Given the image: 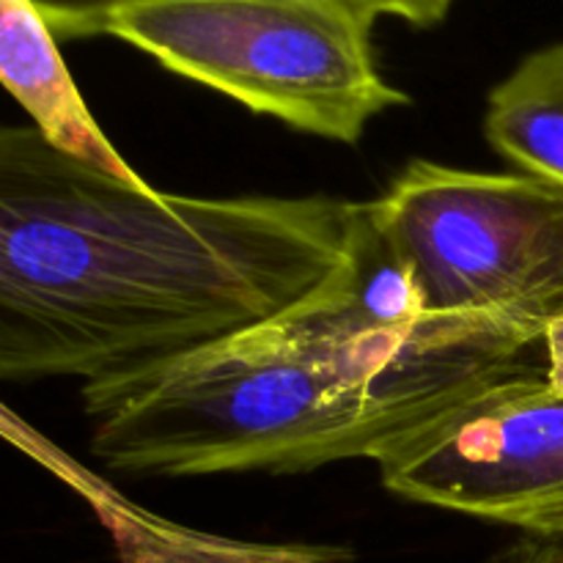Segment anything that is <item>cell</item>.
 I'll use <instances>...</instances> for the list:
<instances>
[{
	"mask_svg": "<svg viewBox=\"0 0 563 563\" xmlns=\"http://www.w3.org/2000/svg\"><path fill=\"white\" fill-rule=\"evenodd\" d=\"M544 377L563 396V317L548 324L542 339Z\"/></svg>",
	"mask_w": 563,
	"mask_h": 563,
	"instance_id": "cell-10",
	"label": "cell"
},
{
	"mask_svg": "<svg viewBox=\"0 0 563 563\" xmlns=\"http://www.w3.org/2000/svg\"><path fill=\"white\" fill-rule=\"evenodd\" d=\"M542 335L438 313L412 335H339L300 311L115 379L86 383L91 451L126 476L306 473L379 462L500 379Z\"/></svg>",
	"mask_w": 563,
	"mask_h": 563,
	"instance_id": "cell-2",
	"label": "cell"
},
{
	"mask_svg": "<svg viewBox=\"0 0 563 563\" xmlns=\"http://www.w3.org/2000/svg\"><path fill=\"white\" fill-rule=\"evenodd\" d=\"M377 467L401 500L563 539V396L544 368L482 390Z\"/></svg>",
	"mask_w": 563,
	"mask_h": 563,
	"instance_id": "cell-5",
	"label": "cell"
},
{
	"mask_svg": "<svg viewBox=\"0 0 563 563\" xmlns=\"http://www.w3.org/2000/svg\"><path fill=\"white\" fill-rule=\"evenodd\" d=\"M361 201L179 196L33 126L0 132V377H126L295 311L341 273Z\"/></svg>",
	"mask_w": 563,
	"mask_h": 563,
	"instance_id": "cell-1",
	"label": "cell"
},
{
	"mask_svg": "<svg viewBox=\"0 0 563 563\" xmlns=\"http://www.w3.org/2000/svg\"><path fill=\"white\" fill-rule=\"evenodd\" d=\"M515 563H563V539H537Z\"/></svg>",
	"mask_w": 563,
	"mask_h": 563,
	"instance_id": "cell-11",
	"label": "cell"
},
{
	"mask_svg": "<svg viewBox=\"0 0 563 563\" xmlns=\"http://www.w3.org/2000/svg\"><path fill=\"white\" fill-rule=\"evenodd\" d=\"M344 0H115L97 22L159 66L306 135L355 146L410 97Z\"/></svg>",
	"mask_w": 563,
	"mask_h": 563,
	"instance_id": "cell-3",
	"label": "cell"
},
{
	"mask_svg": "<svg viewBox=\"0 0 563 563\" xmlns=\"http://www.w3.org/2000/svg\"><path fill=\"white\" fill-rule=\"evenodd\" d=\"M0 80L49 146L126 185H148L97 124L33 0H0Z\"/></svg>",
	"mask_w": 563,
	"mask_h": 563,
	"instance_id": "cell-6",
	"label": "cell"
},
{
	"mask_svg": "<svg viewBox=\"0 0 563 563\" xmlns=\"http://www.w3.org/2000/svg\"><path fill=\"white\" fill-rule=\"evenodd\" d=\"M363 20H401L412 27H434L451 14L456 0H344Z\"/></svg>",
	"mask_w": 563,
	"mask_h": 563,
	"instance_id": "cell-8",
	"label": "cell"
},
{
	"mask_svg": "<svg viewBox=\"0 0 563 563\" xmlns=\"http://www.w3.org/2000/svg\"><path fill=\"white\" fill-rule=\"evenodd\" d=\"M115 0H33L58 38L97 36V22Z\"/></svg>",
	"mask_w": 563,
	"mask_h": 563,
	"instance_id": "cell-9",
	"label": "cell"
},
{
	"mask_svg": "<svg viewBox=\"0 0 563 563\" xmlns=\"http://www.w3.org/2000/svg\"><path fill=\"white\" fill-rule=\"evenodd\" d=\"M484 135L517 170L563 185V42L526 55L489 91Z\"/></svg>",
	"mask_w": 563,
	"mask_h": 563,
	"instance_id": "cell-7",
	"label": "cell"
},
{
	"mask_svg": "<svg viewBox=\"0 0 563 563\" xmlns=\"http://www.w3.org/2000/svg\"><path fill=\"white\" fill-rule=\"evenodd\" d=\"M368 203L432 313L500 317L544 339L563 317V185L412 159Z\"/></svg>",
	"mask_w": 563,
	"mask_h": 563,
	"instance_id": "cell-4",
	"label": "cell"
}]
</instances>
